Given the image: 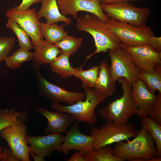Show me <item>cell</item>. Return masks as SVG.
Listing matches in <instances>:
<instances>
[{"label": "cell", "mask_w": 161, "mask_h": 161, "mask_svg": "<svg viewBox=\"0 0 161 161\" xmlns=\"http://www.w3.org/2000/svg\"><path fill=\"white\" fill-rule=\"evenodd\" d=\"M139 131L135 126L128 123L124 125L119 126L107 121L100 128H92L90 135L94 138V149H97L114 143L128 141L130 138L135 137Z\"/></svg>", "instance_id": "5"}, {"label": "cell", "mask_w": 161, "mask_h": 161, "mask_svg": "<svg viewBox=\"0 0 161 161\" xmlns=\"http://www.w3.org/2000/svg\"><path fill=\"white\" fill-rule=\"evenodd\" d=\"M138 69V78L143 81L148 89L154 94L156 90L161 93V64L157 66L152 73Z\"/></svg>", "instance_id": "22"}, {"label": "cell", "mask_w": 161, "mask_h": 161, "mask_svg": "<svg viewBox=\"0 0 161 161\" xmlns=\"http://www.w3.org/2000/svg\"><path fill=\"white\" fill-rule=\"evenodd\" d=\"M5 15L8 19L16 22L27 32L33 46L43 39L40 30V22L37 16L35 8L20 10L15 6L7 10Z\"/></svg>", "instance_id": "11"}, {"label": "cell", "mask_w": 161, "mask_h": 161, "mask_svg": "<svg viewBox=\"0 0 161 161\" xmlns=\"http://www.w3.org/2000/svg\"><path fill=\"white\" fill-rule=\"evenodd\" d=\"M57 3L60 13L65 16L71 15L77 20L78 13L83 11L96 16L105 23L109 18L102 10L99 0H57Z\"/></svg>", "instance_id": "12"}, {"label": "cell", "mask_w": 161, "mask_h": 161, "mask_svg": "<svg viewBox=\"0 0 161 161\" xmlns=\"http://www.w3.org/2000/svg\"><path fill=\"white\" fill-rule=\"evenodd\" d=\"M5 26L15 33L17 38L20 47L29 50L33 49L34 46L30 36L24 29L16 22L8 19Z\"/></svg>", "instance_id": "28"}, {"label": "cell", "mask_w": 161, "mask_h": 161, "mask_svg": "<svg viewBox=\"0 0 161 161\" xmlns=\"http://www.w3.org/2000/svg\"><path fill=\"white\" fill-rule=\"evenodd\" d=\"M69 56L61 53L50 64L51 70L59 75L61 78H71L74 75V68L69 61Z\"/></svg>", "instance_id": "23"}, {"label": "cell", "mask_w": 161, "mask_h": 161, "mask_svg": "<svg viewBox=\"0 0 161 161\" xmlns=\"http://www.w3.org/2000/svg\"><path fill=\"white\" fill-rule=\"evenodd\" d=\"M37 79L39 94L50 100L52 103H64L67 105L73 104L83 100L85 98L84 93L73 92L53 84L44 78L39 70L35 71Z\"/></svg>", "instance_id": "9"}, {"label": "cell", "mask_w": 161, "mask_h": 161, "mask_svg": "<svg viewBox=\"0 0 161 161\" xmlns=\"http://www.w3.org/2000/svg\"><path fill=\"white\" fill-rule=\"evenodd\" d=\"M67 161H87L84 158L83 154L79 151L75 152Z\"/></svg>", "instance_id": "36"}, {"label": "cell", "mask_w": 161, "mask_h": 161, "mask_svg": "<svg viewBox=\"0 0 161 161\" xmlns=\"http://www.w3.org/2000/svg\"><path fill=\"white\" fill-rule=\"evenodd\" d=\"M131 96L138 106L136 114L140 117L149 116L157 99V95L151 92L140 79L132 84Z\"/></svg>", "instance_id": "16"}, {"label": "cell", "mask_w": 161, "mask_h": 161, "mask_svg": "<svg viewBox=\"0 0 161 161\" xmlns=\"http://www.w3.org/2000/svg\"><path fill=\"white\" fill-rule=\"evenodd\" d=\"M130 55L138 69L150 73H153L157 66L161 64V52L155 51L147 44L130 47L120 44Z\"/></svg>", "instance_id": "13"}, {"label": "cell", "mask_w": 161, "mask_h": 161, "mask_svg": "<svg viewBox=\"0 0 161 161\" xmlns=\"http://www.w3.org/2000/svg\"><path fill=\"white\" fill-rule=\"evenodd\" d=\"M24 122L4 128L0 131V136L7 141L13 154L20 161H30L29 146L26 139L27 127Z\"/></svg>", "instance_id": "10"}, {"label": "cell", "mask_w": 161, "mask_h": 161, "mask_svg": "<svg viewBox=\"0 0 161 161\" xmlns=\"http://www.w3.org/2000/svg\"><path fill=\"white\" fill-rule=\"evenodd\" d=\"M65 136L62 133H55L47 135L32 136L27 135L26 139L29 146L30 153L45 157L54 151H57L64 142Z\"/></svg>", "instance_id": "15"}, {"label": "cell", "mask_w": 161, "mask_h": 161, "mask_svg": "<svg viewBox=\"0 0 161 161\" xmlns=\"http://www.w3.org/2000/svg\"><path fill=\"white\" fill-rule=\"evenodd\" d=\"M134 138L127 142L115 143L112 148L114 155L123 161H161L157 157L153 138L145 129L142 127Z\"/></svg>", "instance_id": "1"}, {"label": "cell", "mask_w": 161, "mask_h": 161, "mask_svg": "<svg viewBox=\"0 0 161 161\" xmlns=\"http://www.w3.org/2000/svg\"><path fill=\"white\" fill-rule=\"evenodd\" d=\"M42 0H22L20 4L17 6V9L19 10H27L30 9L31 5L41 2Z\"/></svg>", "instance_id": "35"}, {"label": "cell", "mask_w": 161, "mask_h": 161, "mask_svg": "<svg viewBox=\"0 0 161 161\" xmlns=\"http://www.w3.org/2000/svg\"><path fill=\"white\" fill-rule=\"evenodd\" d=\"M65 134L64 140L57 151L58 152H62L67 155L70 150H76L84 154L94 149L93 137L81 132L77 122L72 125Z\"/></svg>", "instance_id": "14"}, {"label": "cell", "mask_w": 161, "mask_h": 161, "mask_svg": "<svg viewBox=\"0 0 161 161\" xmlns=\"http://www.w3.org/2000/svg\"><path fill=\"white\" fill-rule=\"evenodd\" d=\"M101 7L109 18L136 26L146 25L151 14L149 7H137L128 1L102 4Z\"/></svg>", "instance_id": "6"}, {"label": "cell", "mask_w": 161, "mask_h": 161, "mask_svg": "<svg viewBox=\"0 0 161 161\" xmlns=\"http://www.w3.org/2000/svg\"><path fill=\"white\" fill-rule=\"evenodd\" d=\"M3 149L2 147L0 148V161L1 160L2 155V151Z\"/></svg>", "instance_id": "39"}, {"label": "cell", "mask_w": 161, "mask_h": 161, "mask_svg": "<svg viewBox=\"0 0 161 161\" xmlns=\"http://www.w3.org/2000/svg\"><path fill=\"white\" fill-rule=\"evenodd\" d=\"M30 155L33 158L35 161H44L45 160L44 157L39 156L32 153H30Z\"/></svg>", "instance_id": "38"}, {"label": "cell", "mask_w": 161, "mask_h": 161, "mask_svg": "<svg viewBox=\"0 0 161 161\" xmlns=\"http://www.w3.org/2000/svg\"><path fill=\"white\" fill-rule=\"evenodd\" d=\"M36 112L47 118L48 123L44 130V132L49 134L55 133H65L68 127L76 121L74 117L69 114H65L56 111H50L44 108L37 107Z\"/></svg>", "instance_id": "17"}, {"label": "cell", "mask_w": 161, "mask_h": 161, "mask_svg": "<svg viewBox=\"0 0 161 161\" xmlns=\"http://www.w3.org/2000/svg\"><path fill=\"white\" fill-rule=\"evenodd\" d=\"M108 51L111 61L109 70L114 81L124 78L132 84L138 78L139 69L129 53L120 45Z\"/></svg>", "instance_id": "8"}, {"label": "cell", "mask_w": 161, "mask_h": 161, "mask_svg": "<svg viewBox=\"0 0 161 161\" xmlns=\"http://www.w3.org/2000/svg\"><path fill=\"white\" fill-rule=\"evenodd\" d=\"M82 40L81 38H76L67 35L61 41L55 44L61 50V52L72 56L81 47Z\"/></svg>", "instance_id": "30"}, {"label": "cell", "mask_w": 161, "mask_h": 161, "mask_svg": "<svg viewBox=\"0 0 161 161\" xmlns=\"http://www.w3.org/2000/svg\"><path fill=\"white\" fill-rule=\"evenodd\" d=\"M15 40L11 36H0V62L4 60L11 52Z\"/></svg>", "instance_id": "31"}, {"label": "cell", "mask_w": 161, "mask_h": 161, "mask_svg": "<svg viewBox=\"0 0 161 161\" xmlns=\"http://www.w3.org/2000/svg\"><path fill=\"white\" fill-rule=\"evenodd\" d=\"M76 27L79 31L89 33L94 41L96 50L87 56L86 60L96 53L106 52L109 49L116 48L121 44L107 24L93 14L82 15L78 18Z\"/></svg>", "instance_id": "2"}, {"label": "cell", "mask_w": 161, "mask_h": 161, "mask_svg": "<svg viewBox=\"0 0 161 161\" xmlns=\"http://www.w3.org/2000/svg\"><path fill=\"white\" fill-rule=\"evenodd\" d=\"M117 80L122 86V96L101 108L99 114L107 121L113 122L117 125H124L131 116L136 114L138 106L131 94V83L124 78H119Z\"/></svg>", "instance_id": "3"}, {"label": "cell", "mask_w": 161, "mask_h": 161, "mask_svg": "<svg viewBox=\"0 0 161 161\" xmlns=\"http://www.w3.org/2000/svg\"><path fill=\"white\" fill-rule=\"evenodd\" d=\"M33 66L35 71L39 70L42 65L50 64L61 53L55 44H50L43 39L33 46Z\"/></svg>", "instance_id": "18"}, {"label": "cell", "mask_w": 161, "mask_h": 161, "mask_svg": "<svg viewBox=\"0 0 161 161\" xmlns=\"http://www.w3.org/2000/svg\"><path fill=\"white\" fill-rule=\"evenodd\" d=\"M157 99L153 110L149 116L152 120L161 125V93L158 92Z\"/></svg>", "instance_id": "32"}, {"label": "cell", "mask_w": 161, "mask_h": 161, "mask_svg": "<svg viewBox=\"0 0 161 161\" xmlns=\"http://www.w3.org/2000/svg\"><path fill=\"white\" fill-rule=\"evenodd\" d=\"M140 122L142 128L149 133L155 141L157 157H161V125L148 116L140 117Z\"/></svg>", "instance_id": "24"}, {"label": "cell", "mask_w": 161, "mask_h": 161, "mask_svg": "<svg viewBox=\"0 0 161 161\" xmlns=\"http://www.w3.org/2000/svg\"><path fill=\"white\" fill-rule=\"evenodd\" d=\"M64 26V24L40 22V30L42 36L46 41L51 44H55L61 41L67 35Z\"/></svg>", "instance_id": "21"}, {"label": "cell", "mask_w": 161, "mask_h": 161, "mask_svg": "<svg viewBox=\"0 0 161 161\" xmlns=\"http://www.w3.org/2000/svg\"><path fill=\"white\" fill-rule=\"evenodd\" d=\"M151 47L154 49L158 52H161V37H151L147 44Z\"/></svg>", "instance_id": "34"}, {"label": "cell", "mask_w": 161, "mask_h": 161, "mask_svg": "<svg viewBox=\"0 0 161 161\" xmlns=\"http://www.w3.org/2000/svg\"><path fill=\"white\" fill-rule=\"evenodd\" d=\"M83 155L87 161H123L114 155L111 145L94 149L85 153Z\"/></svg>", "instance_id": "25"}, {"label": "cell", "mask_w": 161, "mask_h": 161, "mask_svg": "<svg viewBox=\"0 0 161 161\" xmlns=\"http://www.w3.org/2000/svg\"><path fill=\"white\" fill-rule=\"evenodd\" d=\"M1 161H19L14 155L10 148H6L2 151Z\"/></svg>", "instance_id": "33"}, {"label": "cell", "mask_w": 161, "mask_h": 161, "mask_svg": "<svg viewBox=\"0 0 161 161\" xmlns=\"http://www.w3.org/2000/svg\"><path fill=\"white\" fill-rule=\"evenodd\" d=\"M41 2V7L36 12L38 19L44 17L46 20V23L49 24L56 23L60 21L64 22L66 25L71 24V20L60 13L57 0H42Z\"/></svg>", "instance_id": "20"}, {"label": "cell", "mask_w": 161, "mask_h": 161, "mask_svg": "<svg viewBox=\"0 0 161 161\" xmlns=\"http://www.w3.org/2000/svg\"><path fill=\"white\" fill-rule=\"evenodd\" d=\"M111 30L125 46L134 47L147 44L154 35L151 27L146 25L134 26L109 18L106 23Z\"/></svg>", "instance_id": "7"}, {"label": "cell", "mask_w": 161, "mask_h": 161, "mask_svg": "<svg viewBox=\"0 0 161 161\" xmlns=\"http://www.w3.org/2000/svg\"><path fill=\"white\" fill-rule=\"evenodd\" d=\"M33 57V53L20 47L12 55L8 56L4 61L9 67L14 69L20 67L23 63L32 60Z\"/></svg>", "instance_id": "27"}, {"label": "cell", "mask_w": 161, "mask_h": 161, "mask_svg": "<svg viewBox=\"0 0 161 161\" xmlns=\"http://www.w3.org/2000/svg\"><path fill=\"white\" fill-rule=\"evenodd\" d=\"M83 88L86 95L85 100H80L66 106L52 103L51 108L56 111L71 114L76 121L86 122L89 124L94 125L97 120L95 113V109L106 98L90 87Z\"/></svg>", "instance_id": "4"}, {"label": "cell", "mask_w": 161, "mask_h": 161, "mask_svg": "<svg viewBox=\"0 0 161 161\" xmlns=\"http://www.w3.org/2000/svg\"><path fill=\"white\" fill-rule=\"evenodd\" d=\"M99 67L94 90L107 98L116 93L115 82L112 78L109 67L106 60L101 61Z\"/></svg>", "instance_id": "19"}, {"label": "cell", "mask_w": 161, "mask_h": 161, "mask_svg": "<svg viewBox=\"0 0 161 161\" xmlns=\"http://www.w3.org/2000/svg\"><path fill=\"white\" fill-rule=\"evenodd\" d=\"M139 0H99L100 3L102 4H108L120 1L136 2Z\"/></svg>", "instance_id": "37"}, {"label": "cell", "mask_w": 161, "mask_h": 161, "mask_svg": "<svg viewBox=\"0 0 161 161\" xmlns=\"http://www.w3.org/2000/svg\"><path fill=\"white\" fill-rule=\"evenodd\" d=\"M23 113L13 108L10 109L0 108V131L4 128L24 122L26 119H20Z\"/></svg>", "instance_id": "29"}, {"label": "cell", "mask_w": 161, "mask_h": 161, "mask_svg": "<svg viewBox=\"0 0 161 161\" xmlns=\"http://www.w3.org/2000/svg\"><path fill=\"white\" fill-rule=\"evenodd\" d=\"M99 67L94 66L86 70L83 69L81 67L74 68V75L81 81L83 88H95V86Z\"/></svg>", "instance_id": "26"}]
</instances>
